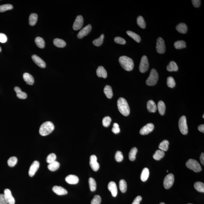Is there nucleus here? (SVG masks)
Here are the masks:
<instances>
[{
	"mask_svg": "<svg viewBox=\"0 0 204 204\" xmlns=\"http://www.w3.org/2000/svg\"><path fill=\"white\" fill-rule=\"evenodd\" d=\"M119 63L125 70L130 71L132 70L134 67V63L133 60L127 56H123L119 58Z\"/></svg>",
	"mask_w": 204,
	"mask_h": 204,
	"instance_id": "obj_1",
	"label": "nucleus"
},
{
	"mask_svg": "<svg viewBox=\"0 0 204 204\" xmlns=\"http://www.w3.org/2000/svg\"><path fill=\"white\" fill-rule=\"evenodd\" d=\"M118 109L121 114L124 116H128L130 112V109L129 104L125 99L120 98L117 101Z\"/></svg>",
	"mask_w": 204,
	"mask_h": 204,
	"instance_id": "obj_2",
	"label": "nucleus"
},
{
	"mask_svg": "<svg viewBox=\"0 0 204 204\" xmlns=\"http://www.w3.org/2000/svg\"><path fill=\"white\" fill-rule=\"evenodd\" d=\"M54 128L53 123L50 121L45 122L41 125L39 128V134L43 136H47L52 132Z\"/></svg>",
	"mask_w": 204,
	"mask_h": 204,
	"instance_id": "obj_3",
	"label": "nucleus"
},
{
	"mask_svg": "<svg viewBox=\"0 0 204 204\" xmlns=\"http://www.w3.org/2000/svg\"><path fill=\"white\" fill-rule=\"evenodd\" d=\"M159 74L156 70L152 69L150 71V75L146 81L147 85L149 86L155 85L159 79Z\"/></svg>",
	"mask_w": 204,
	"mask_h": 204,
	"instance_id": "obj_4",
	"label": "nucleus"
},
{
	"mask_svg": "<svg viewBox=\"0 0 204 204\" xmlns=\"http://www.w3.org/2000/svg\"><path fill=\"white\" fill-rule=\"evenodd\" d=\"M186 165L188 168L193 170L196 172H198L202 170L199 163L194 159H189L186 162Z\"/></svg>",
	"mask_w": 204,
	"mask_h": 204,
	"instance_id": "obj_5",
	"label": "nucleus"
},
{
	"mask_svg": "<svg viewBox=\"0 0 204 204\" xmlns=\"http://www.w3.org/2000/svg\"><path fill=\"white\" fill-rule=\"evenodd\" d=\"M178 126L180 131L183 135H186L188 133V127L186 118L185 116L180 117L178 122Z\"/></svg>",
	"mask_w": 204,
	"mask_h": 204,
	"instance_id": "obj_6",
	"label": "nucleus"
},
{
	"mask_svg": "<svg viewBox=\"0 0 204 204\" xmlns=\"http://www.w3.org/2000/svg\"><path fill=\"white\" fill-rule=\"evenodd\" d=\"M149 67V64L147 57L146 56H143L141 60L139 66V70L141 73H145L147 71Z\"/></svg>",
	"mask_w": 204,
	"mask_h": 204,
	"instance_id": "obj_7",
	"label": "nucleus"
},
{
	"mask_svg": "<svg viewBox=\"0 0 204 204\" xmlns=\"http://www.w3.org/2000/svg\"><path fill=\"white\" fill-rule=\"evenodd\" d=\"M174 181V176L173 174L167 175L164 180L163 185L166 189H169L172 186Z\"/></svg>",
	"mask_w": 204,
	"mask_h": 204,
	"instance_id": "obj_8",
	"label": "nucleus"
},
{
	"mask_svg": "<svg viewBox=\"0 0 204 204\" xmlns=\"http://www.w3.org/2000/svg\"><path fill=\"white\" fill-rule=\"evenodd\" d=\"M156 51L160 54H163L166 50L165 41L161 38H159L157 40L156 43Z\"/></svg>",
	"mask_w": 204,
	"mask_h": 204,
	"instance_id": "obj_9",
	"label": "nucleus"
},
{
	"mask_svg": "<svg viewBox=\"0 0 204 204\" xmlns=\"http://www.w3.org/2000/svg\"><path fill=\"white\" fill-rule=\"evenodd\" d=\"M84 24V19L81 15L77 16L75 21L73 23V28L74 30H78L80 29Z\"/></svg>",
	"mask_w": 204,
	"mask_h": 204,
	"instance_id": "obj_10",
	"label": "nucleus"
},
{
	"mask_svg": "<svg viewBox=\"0 0 204 204\" xmlns=\"http://www.w3.org/2000/svg\"><path fill=\"white\" fill-rule=\"evenodd\" d=\"M90 165L94 171H98L99 168V165L97 162V158L95 155H92L90 159Z\"/></svg>",
	"mask_w": 204,
	"mask_h": 204,
	"instance_id": "obj_11",
	"label": "nucleus"
},
{
	"mask_svg": "<svg viewBox=\"0 0 204 204\" xmlns=\"http://www.w3.org/2000/svg\"><path fill=\"white\" fill-rule=\"evenodd\" d=\"M154 126L152 123L147 124L141 129L140 133L141 135H146L151 132L154 130Z\"/></svg>",
	"mask_w": 204,
	"mask_h": 204,
	"instance_id": "obj_12",
	"label": "nucleus"
},
{
	"mask_svg": "<svg viewBox=\"0 0 204 204\" xmlns=\"http://www.w3.org/2000/svg\"><path fill=\"white\" fill-rule=\"evenodd\" d=\"M92 30V26L90 24L84 27L77 34V37L79 39H82L89 34Z\"/></svg>",
	"mask_w": 204,
	"mask_h": 204,
	"instance_id": "obj_13",
	"label": "nucleus"
},
{
	"mask_svg": "<svg viewBox=\"0 0 204 204\" xmlns=\"http://www.w3.org/2000/svg\"><path fill=\"white\" fill-rule=\"evenodd\" d=\"M39 167V163L38 161H34L30 167L28 174L29 176L32 177L35 174Z\"/></svg>",
	"mask_w": 204,
	"mask_h": 204,
	"instance_id": "obj_14",
	"label": "nucleus"
},
{
	"mask_svg": "<svg viewBox=\"0 0 204 204\" xmlns=\"http://www.w3.org/2000/svg\"><path fill=\"white\" fill-rule=\"evenodd\" d=\"M4 195L6 200L8 204H14L15 203V200L10 190L8 189H5L4 191Z\"/></svg>",
	"mask_w": 204,
	"mask_h": 204,
	"instance_id": "obj_15",
	"label": "nucleus"
},
{
	"mask_svg": "<svg viewBox=\"0 0 204 204\" xmlns=\"http://www.w3.org/2000/svg\"><path fill=\"white\" fill-rule=\"evenodd\" d=\"M108 189L111 193L112 196L116 197L118 194V189L116 184L114 181H110L108 185Z\"/></svg>",
	"mask_w": 204,
	"mask_h": 204,
	"instance_id": "obj_16",
	"label": "nucleus"
},
{
	"mask_svg": "<svg viewBox=\"0 0 204 204\" xmlns=\"http://www.w3.org/2000/svg\"><path fill=\"white\" fill-rule=\"evenodd\" d=\"M32 59L37 65L42 68H45L46 64L44 61L38 56L34 54L32 56Z\"/></svg>",
	"mask_w": 204,
	"mask_h": 204,
	"instance_id": "obj_17",
	"label": "nucleus"
},
{
	"mask_svg": "<svg viewBox=\"0 0 204 204\" xmlns=\"http://www.w3.org/2000/svg\"><path fill=\"white\" fill-rule=\"evenodd\" d=\"M65 181L68 184L72 185H75L79 182V179L78 176L74 175H68L65 178Z\"/></svg>",
	"mask_w": 204,
	"mask_h": 204,
	"instance_id": "obj_18",
	"label": "nucleus"
},
{
	"mask_svg": "<svg viewBox=\"0 0 204 204\" xmlns=\"http://www.w3.org/2000/svg\"><path fill=\"white\" fill-rule=\"evenodd\" d=\"M52 190L57 195L59 196L66 195L68 194V191L67 190L61 186H53Z\"/></svg>",
	"mask_w": 204,
	"mask_h": 204,
	"instance_id": "obj_19",
	"label": "nucleus"
},
{
	"mask_svg": "<svg viewBox=\"0 0 204 204\" xmlns=\"http://www.w3.org/2000/svg\"><path fill=\"white\" fill-rule=\"evenodd\" d=\"M23 79L27 84L30 85H33L34 83V79L31 74L28 73H24L23 76Z\"/></svg>",
	"mask_w": 204,
	"mask_h": 204,
	"instance_id": "obj_20",
	"label": "nucleus"
},
{
	"mask_svg": "<svg viewBox=\"0 0 204 204\" xmlns=\"http://www.w3.org/2000/svg\"><path fill=\"white\" fill-rule=\"evenodd\" d=\"M96 74L98 76L99 78H106L108 76L106 70L104 67L102 66L98 67L96 70Z\"/></svg>",
	"mask_w": 204,
	"mask_h": 204,
	"instance_id": "obj_21",
	"label": "nucleus"
},
{
	"mask_svg": "<svg viewBox=\"0 0 204 204\" xmlns=\"http://www.w3.org/2000/svg\"><path fill=\"white\" fill-rule=\"evenodd\" d=\"M147 109L150 112L154 113L157 110V106L155 102L153 100H150L147 102Z\"/></svg>",
	"mask_w": 204,
	"mask_h": 204,
	"instance_id": "obj_22",
	"label": "nucleus"
},
{
	"mask_svg": "<svg viewBox=\"0 0 204 204\" xmlns=\"http://www.w3.org/2000/svg\"><path fill=\"white\" fill-rule=\"evenodd\" d=\"M14 91L17 93V96L21 99H25L27 98V94L24 92H22L21 90L18 87H15Z\"/></svg>",
	"mask_w": 204,
	"mask_h": 204,
	"instance_id": "obj_23",
	"label": "nucleus"
},
{
	"mask_svg": "<svg viewBox=\"0 0 204 204\" xmlns=\"http://www.w3.org/2000/svg\"><path fill=\"white\" fill-rule=\"evenodd\" d=\"M176 29L179 33L185 34L187 32V27L185 23H181L176 26Z\"/></svg>",
	"mask_w": 204,
	"mask_h": 204,
	"instance_id": "obj_24",
	"label": "nucleus"
},
{
	"mask_svg": "<svg viewBox=\"0 0 204 204\" xmlns=\"http://www.w3.org/2000/svg\"><path fill=\"white\" fill-rule=\"evenodd\" d=\"M53 43L55 46L59 48H64L66 45V43L64 41L59 38L55 39L53 40Z\"/></svg>",
	"mask_w": 204,
	"mask_h": 204,
	"instance_id": "obj_25",
	"label": "nucleus"
},
{
	"mask_svg": "<svg viewBox=\"0 0 204 204\" xmlns=\"http://www.w3.org/2000/svg\"><path fill=\"white\" fill-rule=\"evenodd\" d=\"M178 69L177 64L173 61H170L167 67V69L169 72H176L178 70Z\"/></svg>",
	"mask_w": 204,
	"mask_h": 204,
	"instance_id": "obj_26",
	"label": "nucleus"
},
{
	"mask_svg": "<svg viewBox=\"0 0 204 204\" xmlns=\"http://www.w3.org/2000/svg\"><path fill=\"white\" fill-rule=\"evenodd\" d=\"M158 109L159 112L161 115H163L165 114L166 110V106L163 102L160 101L158 104Z\"/></svg>",
	"mask_w": 204,
	"mask_h": 204,
	"instance_id": "obj_27",
	"label": "nucleus"
},
{
	"mask_svg": "<svg viewBox=\"0 0 204 204\" xmlns=\"http://www.w3.org/2000/svg\"><path fill=\"white\" fill-rule=\"evenodd\" d=\"M149 175V171L147 168H145L142 171L141 175V179L143 181L145 182L148 178Z\"/></svg>",
	"mask_w": 204,
	"mask_h": 204,
	"instance_id": "obj_28",
	"label": "nucleus"
},
{
	"mask_svg": "<svg viewBox=\"0 0 204 204\" xmlns=\"http://www.w3.org/2000/svg\"><path fill=\"white\" fill-rule=\"evenodd\" d=\"M104 92L107 98L110 99L112 97L113 94L112 90L110 85H107L104 88Z\"/></svg>",
	"mask_w": 204,
	"mask_h": 204,
	"instance_id": "obj_29",
	"label": "nucleus"
},
{
	"mask_svg": "<svg viewBox=\"0 0 204 204\" xmlns=\"http://www.w3.org/2000/svg\"><path fill=\"white\" fill-rule=\"evenodd\" d=\"M165 154L164 151L160 150H156L153 155V158L156 160H160L165 156Z\"/></svg>",
	"mask_w": 204,
	"mask_h": 204,
	"instance_id": "obj_30",
	"label": "nucleus"
},
{
	"mask_svg": "<svg viewBox=\"0 0 204 204\" xmlns=\"http://www.w3.org/2000/svg\"><path fill=\"white\" fill-rule=\"evenodd\" d=\"M60 166V164L57 161H54L49 163L48 166V170L51 171H55L58 170Z\"/></svg>",
	"mask_w": 204,
	"mask_h": 204,
	"instance_id": "obj_31",
	"label": "nucleus"
},
{
	"mask_svg": "<svg viewBox=\"0 0 204 204\" xmlns=\"http://www.w3.org/2000/svg\"><path fill=\"white\" fill-rule=\"evenodd\" d=\"M169 144H170V143H169L168 141L167 140L163 141L159 145V149H160V150L164 152L167 151L169 148Z\"/></svg>",
	"mask_w": 204,
	"mask_h": 204,
	"instance_id": "obj_32",
	"label": "nucleus"
},
{
	"mask_svg": "<svg viewBox=\"0 0 204 204\" xmlns=\"http://www.w3.org/2000/svg\"><path fill=\"white\" fill-rule=\"evenodd\" d=\"M38 15L36 13H32L30 15L29 18V23L31 26H34L37 23L38 20Z\"/></svg>",
	"mask_w": 204,
	"mask_h": 204,
	"instance_id": "obj_33",
	"label": "nucleus"
},
{
	"mask_svg": "<svg viewBox=\"0 0 204 204\" xmlns=\"http://www.w3.org/2000/svg\"><path fill=\"white\" fill-rule=\"evenodd\" d=\"M126 33L129 37L134 39L135 41L137 43H140L141 39L140 36L139 35L130 31H128Z\"/></svg>",
	"mask_w": 204,
	"mask_h": 204,
	"instance_id": "obj_34",
	"label": "nucleus"
},
{
	"mask_svg": "<svg viewBox=\"0 0 204 204\" xmlns=\"http://www.w3.org/2000/svg\"><path fill=\"white\" fill-rule=\"evenodd\" d=\"M138 149L136 147L132 148L129 153V157L130 161H134L136 159V156Z\"/></svg>",
	"mask_w": 204,
	"mask_h": 204,
	"instance_id": "obj_35",
	"label": "nucleus"
},
{
	"mask_svg": "<svg viewBox=\"0 0 204 204\" xmlns=\"http://www.w3.org/2000/svg\"><path fill=\"white\" fill-rule=\"evenodd\" d=\"M35 43L37 46L40 48H43L45 47V43L44 40L41 37H37L35 39Z\"/></svg>",
	"mask_w": 204,
	"mask_h": 204,
	"instance_id": "obj_36",
	"label": "nucleus"
},
{
	"mask_svg": "<svg viewBox=\"0 0 204 204\" xmlns=\"http://www.w3.org/2000/svg\"><path fill=\"white\" fill-rule=\"evenodd\" d=\"M194 187L196 191L200 192H204V184L203 183L198 181L195 183Z\"/></svg>",
	"mask_w": 204,
	"mask_h": 204,
	"instance_id": "obj_37",
	"label": "nucleus"
},
{
	"mask_svg": "<svg viewBox=\"0 0 204 204\" xmlns=\"http://www.w3.org/2000/svg\"><path fill=\"white\" fill-rule=\"evenodd\" d=\"M174 47L176 49H180L186 48V43L185 41H178L175 42L174 44Z\"/></svg>",
	"mask_w": 204,
	"mask_h": 204,
	"instance_id": "obj_38",
	"label": "nucleus"
},
{
	"mask_svg": "<svg viewBox=\"0 0 204 204\" xmlns=\"http://www.w3.org/2000/svg\"><path fill=\"white\" fill-rule=\"evenodd\" d=\"M119 187L122 192L125 193L127 189V185L125 180H121L119 181Z\"/></svg>",
	"mask_w": 204,
	"mask_h": 204,
	"instance_id": "obj_39",
	"label": "nucleus"
},
{
	"mask_svg": "<svg viewBox=\"0 0 204 204\" xmlns=\"http://www.w3.org/2000/svg\"><path fill=\"white\" fill-rule=\"evenodd\" d=\"M137 23L138 26L140 28H143V29L145 28V26H146L145 22L143 17L142 16H139L138 17L137 19Z\"/></svg>",
	"mask_w": 204,
	"mask_h": 204,
	"instance_id": "obj_40",
	"label": "nucleus"
},
{
	"mask_svg": "<svg viewBox=\"0 0 204 204\" xmlns=\"http://www.w3.org/2000/svg\"><path fill=\"white\" fill-rule=\"evenodd\" d=\"M90 189L91 191L94 192L95 191L96 188V182L92 178H90L89 180Z\"/></svg>",
	"mask_w": 204,
	"mask_h": 204,
	"instance_id": "obj_41",
	"label": "nucleus"
},
{
	"mask_svg": "<svg viewBox=\"0 0 204 204\" xmlns=\"http://www.w3.org/2000/svg\"><path fill=\"white\" fill-rule=\"evenodd\" d=\"M104 37V34H102L99 38L94 40L93 41V44L96 46L99 47L103 43Z\"/></svg>",
	"mask_w": 204,
	"mask_h": 204,
	"instance_id": "obj_42",
	"label": "nucleus"
},
{
	"mask_svg": "<svg viewBox=\"0 0 204 204\" xmlns=\"http://www.w3.org/2000/svg\"><path fill=\"white\" fill-rule=\"evenodd\" d=\"M13 8L12 5L10 4H4L0 6V12H3Z\"/></svg>",
	"mask_w": 204,
	"mask_h": 204,
	"instance_id": "obj_43",
	"label": "nucleus"
},
{
	"mask_svg": "<svg viewBox=\"0 0 204 204\" xmlns=\"http://www.w3.org/2000/svg\"><path fill=\"white\" fill-rule=\"evenodd\" d=\"M17 158L15 156H12L7 161L8 165L11 167H13L17 164Z\"/></svg>",
	"mask_w": 204,
	"mask_h": 204,
	"instance_id": "obj_44",
	"label": "nucleus"
},
{
	"mask_svg": "<svg viewBox=\"0 0 204 204\" xmlns=\"http://www.w3.org/2000/svg\"><path fill=\"white\" fill-rule=\"evenodd\" d=\"M167 84L169 88H174L176 84L174 79L171 76L168 77L167 80Z\"/></svg>",
	"mask_w": 204,
	"mask_h": 204,
	"instance_id": "obj_45",
	"label": "nucleus"
},
{
	"mask_svg": "<svg viewBox=\"0 0 204 204\" xmlns=\"http://www.w3.org/2000/svg\"><path fill=\"white\" fill-rule=\"evenodd\" d=\"M112 121V119L110 116H105L103 119L102 123L103 126L105 127H108L110 124L111 122Z\"/></svg>",
	"mask_w": 204,
	"mask_h": 204,
	"instance_id": "obj_46",
	"label": "nucleus"
},
{
	"mask_svg": "<svg viewBox=\"0 0 204 204\" xmlns=\"http://www.w3.org/2000/svg\"><path fill=\"white\" fill-rule=\"evenodd\" d=\"M56 159H57V156L54 153H51L47 156L46 161L49 164L55 161Z\"/></svg>",
	"mask_w": 204,
	"mask_h": 204,
	"instance_id": "obj_47",
	"label": "nucleus"
},
{
	"mask_svg": "<svg viewBox=\"0 0 204 204\" xmlns=\"http://www.w3.org/2000/svg\"><path fill=\"white\" fill-rule=\"evenodd\" d=\"M115 159L116 161L117 162H121L123 160V155L122 153L120 151H118L116 153L115 155Z\"/></svg>",
	"mask_w": 204,
	"mask_h": 204,
	"instance_id": "obj_48",
	"label": "nucleus"
},
{
	"mask_svg": "<svg viewBox=\"0 0 204 204\" xmlns=\"http://www.w3.org/2000/svg\"><path fill=\"white\" fill-rule=\"evenodd\" d=\"M101 201V198L100 196L96 195L92 200L91 204H100Z\"/></svg>",
	"mask_w": 204,
	"mask_h": 204,
	"instance_id": "obj_49",
	"label": "nucleus"
},
{
	"mask_svg": "<svg viewBox=\"0 0 204 204\" xmlns=\"http://www.w3.org/2000/svg\"><path fill=\"white\" fill-rule=\"evenodd\" d=\"M114 41L115 43L119 44L124 45L126 43V41L125 40L120 37H116L114 39Z\"/></svg>",
	"mask_w": 204,
	"mask_h": 204,
	"instance_id": "obj_50",
	"label": "nucleus"
},
{
	"mask_svg": "<svg viewBox=\"0 0 204 204\" xmlns=\"http://www.w3.org/2000/svg\"><path fill=\"white\" fill-rule=\"evenodd\" d=\"M112 131L115 134H118L119 133L120 129H119V124L116 123H114L113 124Z\"/></svg>",
	"mask_w": 204,
	"mask_h": 204,
	"instance_id": "obj_51",
	"label": "nucleus"
},
{
	"mask_svg": "<svg viewBox=\"0 0 204 204\" xmlns=\"http://www.w3.org/2000/svg\"><path fill=\"white\" fill-rule=\"evenodd\" d=\"M7 41V38L6 35L3 33H0V43H4Z\"/></svg>",
	"mask_w": 204,
	"mask_h": 204,
	"instance_id": "obj_52",
	"label": "nucleus"
},
{
	"mask_svg": "<svg viewBox=\"0 0 204 204\" xmlns=\"http://www.w3.org/2000/svg\"><path fill=\"white\" fill-rule=\"evenodd\" d=\"M0 204H8L6 197L3 194H0Z\"/></svg>",
	"mask_w": 204,
	"mask_h": 204,
	"instance_id": "obj_53",
	"label": "nucleus"
},
{
	"mask_svg": "<svg viewBox=\"0 0 204 204\" xmlns=\"http://www.w3.org/2000/svg\"><path fill=\"white\" fill-rule=\"evenodd\" d=\"M193 5L196 8H198L201 5V1L200 0H192V1Z\"/></svg>",
	"mask_w": 204,
	"mask_h": 204,
	"instance_id": "obj_54",
	"label": "nucleus"
},
{
	"mask_svg": "<svg viewBox=\"0 0 204 204\" xmlns=\"http://www.w3.org/2000/svg\"><path fill=\"white\" fill-rule=\"evenodd\" d=\"M142 200V198L141 196H138L134 199L132 204H140V201Z\"/></svg>",
	"mask_w": 204,
	"mask_h": 204,
	"instance_id": "obj_55",
	"label": "nucleus"
},
{
	"mask_svg": "<svg viewBox=\"0 0 204 204\" xmlns=\"http://www.w3.org/2000/svg\"><path fill=\"white\" fill-rule=\"evenodd\" d=\"M200 162L203 165H204V153H201L200 156Z\"/></svg>",
	"mask_w": 204,
	"mask_h": 204,
	"instance_id": "obj_56",
	"label": "nucleus"
},
{
	"mask_svg": "<svg viewBox=\"0 0 204 204\" xmlns=\"http://www.w3.org/2000/svg\"><path fill=\"white\" fill-rule=\"evenodd\" d=\"M198 130L199 131L203 133H204V124H201L199 125L198 127Z\"/></svg>",
	"mask_w": 204,
	"mask_h": 204,
	"instance_id": "obj_57",
	"label": "nucleus"
},
{
	"mask_svg": "<svg viewBox=\"0 0 204 204\" xmlns=\"http://www.w3.org/2000/svg\"><path fill=\"white\" fill-rule=\"evenodd\" d=\"M1 51H2V49H1V47H0V52H1Z\"/></svg>",
	"mask_w": 204,
	"mask_h": 204,
	"instance_id": "obj_58",
	"label": "nucleus"
},
{
	"mask_svg": "<svg viewBox=\"0 0 204 204\" xmlns=\"http://www.w3.org/2000/svg\"><path fill=\"white\" fill-rule=\"evenodd\" d=\"M160 204H165V203H164L162 202V203H160Z\"/></svg>",
	"mask_w": 204,
	"mask_h": 204,
	"instance_id": "obj_59",
	"label": "nucleus"
},
{
	"mask_svg": "<svg viewBox=\"0 0 204 204\" xmlns=\"http://www.w3.org/2000/svg\"><path fill=\"white\" fill-rule=\"evenodd\" d=\"M204 115H203V119H204Z\"/></svg>",
	"mask_w": 204,
	"mask_h": 204,
	"instance_id": "obj_60",
	"label": "nucleus"
},
{
	"mask_svg": "<svg viewBox=\"0 0 204 204\" xmlns=\"http://www.w3.org/2000/svg\"></svg>",
	"mask_w": 204,
	"mask_h": 204,
	"instance_id": "obj_61",
	"label": "nucleus"
}]
</instances>
